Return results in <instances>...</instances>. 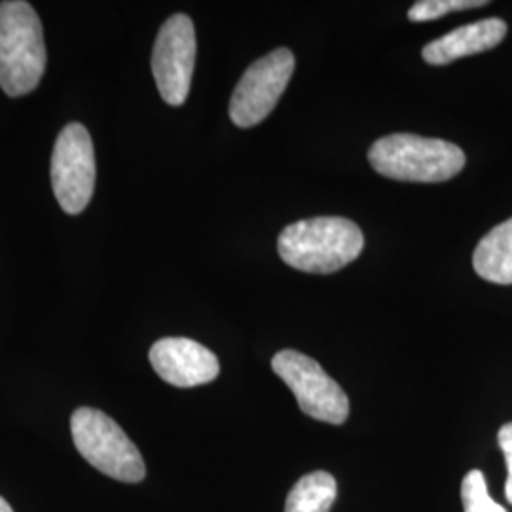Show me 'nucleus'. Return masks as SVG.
<instances>
[{"instance_id": "1", "label": "nucleus", "mask_w": 512, "mask_h": 512, "mask_svg": "<svg viewBox=\"0 0 512 512\" xmlns=\"http://www.w3.org/2000/svg\"><path fill=\"white\" fill-rule=\"evenodd\" d=\"M361 228L342 217H317L289 224L277 239L285 264L306 274H332L361 255Z\"/></svg>"}, {"instance_id": "2", "label": "nucleus", "mask_w": 512, "mask_h": 512, "mask_svg": "<svg viewBox=\"0 0 512 512\" xmlns=\"http://www.w3.org/2000/svg\"><path fill=\"white\" fill-rule=\"evenodd\" d=\"M46 71V44L35 8L0 2V88L8 97L33 92Z\"/></svg>"}, {"instance_id": "3", "label": "nucleus", "mask_w": 512, "mask_h": 512, "mask_svg": "<svg viewBox=\"0 0 512 512\" xmlns=\"http://www.w3.org/2000/svg\"><path fill=\"white\" fill-rule=\"evenodd\" d=\"M368 160L380 175L403 183H444L465 167V154L458 145L412 133L378 139Z\"/></svg>"}, {"instance_id": "4", "label": "nucleus", "mask_w": 512, "mask_h": 512, "mask_svg": "<svg viewBox=\"0 0 512 512\" xmlns=\"http://www.w3.org/2000/svg\"><path fill=\"white\" fill-rule=\"evenodd\" d=\"M74 446L103 475L137 484L147 475L145 459L124 429L97 408H78L71 418Z\"/></svg>"}, {"instance_id": "5", "label": "nucleus", "mask_w": 512, "mask_h": 512, "mask_svg": "<svg viewBox=\"0 0 512 512\" xmlns=\"http://www.w3.org/2000/svg\"><path fill=\"white\" fill-rule=\"evenodd\" d=\"M275 374L289 385L300 410L313 420L342 425L348 420L349 399L321 365L296 349H283L272 359Z\"/></svg>"}, {"instance_id": "6", "label": "nucleus", "mask_w": 512, "mask_h": 512, "mask_svg": "<svg viewBox=\"0 0 512 512\" xmlns=\"http://www.w3.org/2000/svg\"><path fill=\"white\" fill-rule=\"evenodd\" d=\"M50 175L55 200L65 213L78 215L90 205L95 188V152L90 131L82 124L73 122L59 133Z\"/></svg>"}, {"instance_id": "7", "label": "nucleus", "mask_w": 512, "mask_h": 512, "mask_svg": "<svg viewBox=\"0 0 512 512\" xmlns=\"http://www.w3.org/2000/svg\"><path fill=\"white\" fill-rule=\"evenodd\" d=\"M294 73V55L279 48L255 61L230 99V118L238 128H253L275 109Z\"/></svg>"}, {"instance_id": "8", "label": "nucleus", "mask_w": 512, "mask_h": 512, "mask_svg": "<svg viewBox=\"0 0 512 512\" xmlns=\"http://www.w3.org/2000/svg\"><path fill=\"white\" fill-rule=\"evenodd\" d=\"M196 50L192 19L184 14L167 19L154 44L152 74L162 99L171 107H181L190 93Z\"/></svg>"}, {"instance_id": "9", "label": "nucleus", "mask_w": 512, "mask_h": 512, "mask_svg": "<svg viewBox=\"0 0 512 512\" xmlns=\"http://www.w3.org/2000/svg\"><path fill=\"white\" fill-rule=\"evenodd\" d=\"M150 365L175 387H198L219 376L217 355L190 338H162L150 348Z\"/></svg>"}, {"instance_id": "10", "label": "nucleus", "mask_w": 512, "mask_h": 512, "mask_svg": "<svg viewBox=\"0 0 512 512\" xmlns=\"http://www.w3.org/2000/svg\"><path fill=\"white\" fill-rule=\"evenodd\" d=\"M507 35V23L503 19H480L454 29L452 33L429 42L423 48V61L429 65H450L467 55L482 54L503 42Z\"/></svg>"}, {"instance_id": "11", "label": "nucleus", "mask_w": 512, "mask_h": 512, "mask_svg": "<svg viewBox=\"0 0 512 512\" xmlns=\"http://www.w3.org/2000/svg\"><path fill=\"white\" fill-rule=\"evenodd\" d=\"M473 266L490 283L512 285V219L497 224L478 241Z\"/></svg>"}, {"instance_id": "12", "label": "nucleus", "mask_w": 512, "mask_h": 512, "mask_svg": "<svg viewBox=\"0 0 512 512\" xmlns=\"http://www.w3.org/2000/svg\"><path fill=\"white\" fill-rule=\"evenodd\" d=\"M336 494L338 484L334 476L325 471H315L302 476L294 484L285 503V512H330Z\"/></svg>"}, {"instance_id": "13", "label": "nucleus", "mask_w": 512, "mask_h": 512, "mask_svg": "<svg viewBox=\"0 0 512 512\" xmlns=\"http://www.w3.org/2000/svg\"><path fill=\"white\" fill-rule=\"evenodd\" d=\"M461 501L465 512H507L505 507H501L490 497L486 488V478L478 469L467 473L463 478Z\"/></svg>"}, {"instance_id": "14", "label": "nucleus", "mask_w": 512, "mask_h": 512, "mask_svg": "<svg viewBox=\"0 0 512 512\" xmlns=\"http://www.w3.org/2000/svg\"><path fill=\"white\" fill-rule=\"evenodd\" d=\"M486 6V0H420L408 10V19L414 23L433 21L452 12Z\"/></svg>"}, {"instance_id": "15", "label": "nucleus", "mask_w": 512, "mask_h": 512, "mask_svg": "<svg viewBox=\"0 0 512 512\" xmlns=\"http://www.w3.org/2000/svg\"><path fill=\"white\" fill-rule=\"evenodd\" d=\"M497 442H499V448L503 450V456H505V461H507V469H509L507 484H505V497H507V501L512 505V421L511 423H505L499 429Z\"/></svg>"}, {"instance_id": "16", "label": "nucleus", "mask_w": 512, "mask_h": 512, "mask_svg": "<svg viewBox=\"0 0 512 512\" xmlns=\"http://www.w3.org/2000/svg\"><path fill=\"white\" fill-rule=\"evenodd\" d=\"M0 512H14L4 497H0Z\"/></svg>"}]
</instances>
